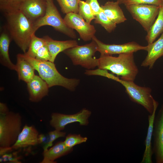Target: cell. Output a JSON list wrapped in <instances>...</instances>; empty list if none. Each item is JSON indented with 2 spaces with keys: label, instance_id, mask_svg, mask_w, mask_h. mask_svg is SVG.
I'll return each instance as SVG.
<instances>
[{
  "label": "cell",
  "instance_id": "cell-1",
  "mask_svg": "<svg viewBox=\"0 0 163 163\" xmlns=\"http://www.w3.org/2000/svg\"><path fill=\"white\" fill-rule=\"evenodd\" d=\"M5 14L7 28L11 39L26 53L32 37L36 32L34 22L20 10Z\"/></svg>",
  "mask_w": 163,
  "mask_h": 163
},
{
  "label": "cell",
  "instance_id": "cell-2",
  "mask_svg": "<svg viewBox=\"0 0 163 163\" xmlns=\"http://www.w3.org/2000/svg\"><path fill=\"white\" fill-rule=\"evenodd\" d=\"M133 53H122L117 57L101 55L98 58V68L109 70L122 80L134 82L139 72Z\"/></svg>",
  "mask_w": 163,
  "mask_h": 163
},
{
  "label": "cell",
  "instance_id": "cell-3",
  "mask_svg": "<svg viewBox=\"0 0 163 163\" xmlns=\"http://www.w3.org/2000/svg\"><path fill=\"white\" fill-rule=\"evenodd\" d=\"M25 58L31 64L39 76L47 83L49 88L59 86L73 91L80 81L76 78H68L61 75L57 70L54 62L42 61L30 57L23 54Z\"/></svg>",
  "mask_w": 163,
  "mask_h": 163
},
{
  "label": "cell",
  "instance_id": "cell-4",
  "mask_svg": "<svg viewBox=\"0 0 163 163\" xmlns=\"http://www.w3.org/2000/svg\"><path fill=\"white\" fill-rule=\"evenodd\" d=\"M22 118L18 113L9 111L0 114V149H12L21 130Z\"/></svg>",
  "mask_w": 163,
  "mask_h": 163
},
{
  "label": "cell",
  "instance_id": "cell-5",
  "mask_svg": "<svg viewBox=\"0 0 163 163\" xmlns=\"http://www.w3.org/2000/svg\"><path fill=\"white\" fill-rule=\"evenodd\" d=\"M97 51V46L93 39L90 43L68 49L63 52L71 59L74 65H79L88 70L98 65V59L94 57Z\"/></svg>",
  "mask_w": 163,
  "mask_h": 163
},
{
  "label": "cell",
  "instance_id": "cell-6",
  "mask_svg": "<svg viewBox=\"0 0 163 163\" xmlns=\"http://www.w3.org/2000/svg\"><path fill=\"white\" fill-rule=\"evenodd\" d=\"M46 1L47 7L45 15L34 22L35 31L42 26H50L71 38H76L77 37L75 31L66 24L54 4L53 0Z\"/></svg>",
  "mask_w": 163,
  "mask_h": 163
},
{
  "label": "cell",
  "instance_id": "cell-7",
  "mask_svg": "<svg viewBox=\"0 0 163 163\" xmlns=\"http://www.w3.org/2000/svg\"><path fill=\"white\" fill-rule=\"evenodd\" d=\"M113 80L124 86L125 92L131 100L143 106L149 114L152 113L155 99L151 94V88L139 86L134 82L123 80L115 76Z\"/></svg>",
  "mask_w": 163,
  "mask_h": 163
},
{
  "label": "cell",
  "instance_id": "cell-8",
  "mask_svg": "<svg viewBox=\"0 0 163 163\" xmlns=\"http://www.w3.org/2000/svg\"><path fill=\"white\" fill-rule=\"evenodd\" d=\"M125 6L133 18L138 21L147 32L158 15L159 6L145 4H133Z\"/></svg>",
  "mask_w": 163,
  "mask_h": 163
},
{
  "label": "cell",
  "instance_id": "cell-9",
  "mask_svg": "<svg viewBox=\"0 0 163 163\" xmlns=\"http://www.w3.org/2000/svg\"><path fill=\"white\" fill-rule=\"evenodd\" d=\"M91 114V111L85 108L72 114L53 113L51 115L50 124L55 129L59 131L64 129L68 124L75 122L79 123L81 126H85L89 123L88 119Z\"/></svg>",
  "mask_w": 163,
  "mask_h": 163
},
{
  "label": "cell",
  "instance_id": "cell-10",
  "mask_svg": "<svg viewBox=\"0 0 163 163\" xmlns=\"http://www.w3.org/2000/svg\"><path fill=\"white\" fill-rule=\"evenodd\" d=\"M63 19L67 26L75 30L83 41L92 40L95 36L96 30L94 27L86 22L78 13L66 14Z\"/></svg>",
  "mask_w": 163,
  "mask_h": 163
},
{
  "label": "cell",
  "instance_id": "cell-11",
  "mask_svg": "<svg viewBox=\"0 0 163 163\" xmlns=\"http://www.w3.org/2000/svg\"><path fill=\"white\" fill-rule=\"evenodd\" d=\"M94 40L97 46V51L101 55L120 54L134 53L140 50L147 51L148 46H141L136 42L132 41L123 44H107L102 42L94 36Z\"/></svg>",
  "mask_w": 163,
  "mask_h": 163
},
{
  "label": "cell",
  "instance_id": "cell-12",
  "mask_svg": "<svg viewBox=\"0 0 163 163\" xmlns=\"http://www.w3.org/2000/svg\"><path fill=\"white\" fill-rule=\"evenodd\" d=\"M153 136L152 149L156 163H163V103L155 117Z\"/></svg>",
  "mask_w": 163,
  "mask_h": 163
},
{
  "label": "cell",
  "instance_id": "cell-13",
  "mask_svg": "<svg viewBox=\"0 0 163 163\" xmlns=\"http://www.w3.org/2000/svg\"><path fill=\"white\" fill-rule=\"evenodd\" d=\"M46 7V0H24L20 11L34 22L44 16Z\"/></svg>",
  "mask_w": 163,
  "mask_h": 163
},
{
  "label": "cell",
  "instance_id": "cell-14",
  "mask_svg": "<svg viewBox=\"0 0 163 163\" xmlns=\"http://www.w3.org/2000/svg\"><path fill=\"white\" fill-rule=\"evenodd\" d=\"M38 132L34 126L26 125L22 129L11 149L12 150H17L35 146L38 144Z\"/></svg>",
  "mask_w": 163,
  "mask_h": 163
},
{
  "label": "cell",
  "instance_id": "cell-15",
  "mask_svg": "<svg viewBox=\"0 0 163 163\" xmlns=\"http://www.w3.org/2000/svg\"><path fill=\"white\" fill-rule=\"evenodd\" d=\"M27 85L29 99L31 102L40 101L48 94L49 87L46 82L40 76L35 75Z\"/></svg>",
  "mask_w": 163,
  "mask_h": 163
},
{
  "label": "cell",
  "instance_id": "cell-16",
  "mask_svg": "<svg viewBox=\"0 0 163 163\" xmlns=\"http://www.w3.org/2000/svg\"><path fill=\"white\" fill-rule=\"evenodd\" d=\"M158 103L154 100V109L152 114L148 116V126L146 137L145 141V149L141 163H152V155L153 152L152 144L153 136L154 121L155 113L158 105Z\"/></svg>",
  "mask_w": 163,
  "mask_h": 163
},
{
  "label": "cell",
  "instance_id": "cell-17",
  "mask_svg": "<svg viewBox=\"0 0 163 163\" xmlns=\"http://www.w3.org/2000/svg\"><path fill=\"white\" fill-rule=\"evenodd\" d=\"M147 54L142 62L141 66L152 69L156 61L163 56V33L152 43L148 44Z\"/></svg>",
  "mask_w": 163,
  "mask_h": 163
},
{
  "label": "cell",
  "instance_id": "cell-18",
  "mask_svg": "<svg viewBox=\"0 0 163 163\" xmlns=\"http://www.w3.org/2000/svg\"><path fill=\"white\" fill-rule=\"evenodd\" d=\"M43 38L50 53V61L53 62H54L57 56L60 53L78 45L77 42L75 40L58 41L54 40L48 36H44Z\"/></svg>",
  "mask_w": 163,
  "mask_h": 163
},
{
  "label": "cell",
  "instance_id": "cell-19",
  "mask_svg": "<svg viewBox=\"0 0 163 163\" xmlns=\"http://www.w3.org/2000/svg\"><path fill=\"white\" fill-rule=\"evenodd\" d=\"M17 60L15 71L17 72L18 80L27 83L30 81L35 75V69L25 58L23 54H18L17 56Z\"/></svg>",
  "mask_w": 163,
  "mask_h": 163
},
{
  "label": "cell",
  "instance_id": "cell-20",
  "mask_svg": "<svg viewBox=\"0 0 163 163\" xmlns=\"http://www.w3.org/2000/svg\"><path fill=\"white\" fill-rule=\"evenodd\" d=\"M73 148L67 147L64 142H58L53 146L43 151V158L41 163H54L55 160L71 152Z\"/></svg>",
  "mask_w": 163,
  "mask_h": 163
},
{
  "label": "cell",
  "instance_id": "cell-21",
  "mask_svg": "<svg viewBox=\"0 0 163 163\" xmlns=\"http://www.w3.org/2000/svg\"><path fill=\"white\" fill-rule=\"evenodd\" d=\"M119 5L117 1H108L101 5L105 14L116 24L123 23L127 20Z\"/></svg>",
  "mask_w": 163,
  "mask_h": 163
},
{
  "label": "cell",
  "instance_id": "cell-22",
  "mask_svg": "<svg viewBox=\"0 0 163 163\" xmlns=\"http://www.w3.org/2000/svg\"><path fill=\"white\" fill-rule=\"evenodd\" d=\"M11 37L7 33L3 32L0 36V62L10 69L16 70V65L14 64L10 58L9 49Z\"/></svg>",
  "mask_w": 163,
  "mask_h": 163
},
{
  "label": "cell",
  "instance_id": "cell-23",
  "mask_svg": "<svg viewBox=\"0 0 163 163\" xmlns=\"http://www.w3.org/2000/svg\"><path fill=\"white\" fill-rule=\"evenodd\" d=\"M163 33V4L159 6L158 14L154 22L147 32L145 40L148 44L153 42Z\"/></svg>",
  "mask_w": 163,
  "mask_h": 163
},
{
  "label": "cell",
  "instance_id": "cell-24",
  "mask_svg": "<svg viewBox=\"0 0 163 163\" xmlns=\"http://www.w3.org/2000/svg\"><path fill=\"white\" fill-rule=\"evenodd\" d=\"M24 0H0V9L5 14L19 11Z\"/></svg>",
  "mask_w": 163,
  "mask_h": 163
},
{
  "label": "cell",
  "instance_id": "cell-25",
  "mask_svg": "<svg viewBox=\"0 0 163 163\" xmlns=\"http://www.w3.org/2000/svg\"><path fill=\"white\" fill-rule=\"evenodd\" d=\"M45 44V42L43 37H38L34 34L32 37L27 51L24 54L30 57L35 58L38 50Z\"/></svg>",
  "mask_w": 163,
  "mask_h": 163
},
{
  "label": "cell",
  "instance_id": "cell-26",
  "mask_svg": "<svg viewBox=\"0 0 163 163\" xmlns=\"http://www.w3.org/2000/svg\"><path fill=\"white\" fill-rule=\"evenodd\" d=\"M94 22L101 25L109 33L114 30L117 27V24L111 21L103 11L95 16Z\"/></svg>",
  "mask_w": 163,
  "mask_h": 163
},
{
  "label": "cell",
  "instance_id": "cell-27",
  "mask_svg": "<svg viewBox=\"0 0 163 163\" xmlns=\"http://www.w3.org/2000/svg\"><path fill=\"white\" fill-rule=\"evenodd\" d=\"M79 0H56L62 12L66 14L74 13H78Z\"/></svg>",
  "mask_w": 163,
  "mask_h": 163
},
{
  "label": "cell",
  "instance_id": "cell-28",
  "mask_svg": "<svg viewBox=\"0 0 163 163\" xmlns=\"http://www.w3.org/2000/svg\"><path fill=\"white\" fill-rule=\"evenodd\" d=\"M87 23L91 24L95 16L90 5L85 1L79 0L78 13Z\"/></svg>",
  "mask_w": 163,
  "mask_h": 163
},
{
  "label": "cell",
  "instance_id": "cell-29",
  "mask_svg": "<svg viewBox=\"0 0 163 163\" xmlns=\"http://www.w3.org/2000/svg\"><path fill=\"white\" fill-rule=\"evenodd\" d=\"M88 139L87 137H83L80 134H69L66 137L64 143L66 146L72 149L75 146L86 142Z\"/></svg>",
  "mask_w": 163,
  "mask_h": 163
},
{
  "label": "cell",
  "instance_id": "cell-30",
  "mask_svg": "<svg viewBox=\"0 0 163 163\" xmlns=\"http://www.w3.org/2000/svg\"><path fill=\"white\" fill-rule=\"evenodd\" d=\"M66 135L65 132L55 129L53 131L50 132L48 133L47 142L43 147V151L46 150L49 147H51L53 145V142L56 139L64 137Z\"/></svg>",
  "mask_w": 163,
  "mask_h": 163
},
{
  "label": "cell",
  "instance_id": "cell-31",
  "mask_svg": "<svg viewBox=\"0 0 163 163\" xmlns=\"http://www.w3.org/2000/svg\"><path fill=\"white\" fill-rule=\"evenodd\" d=\"M145 4L160 6L163 4L162 0H126L125 6L131 5Z\"/></svg>",
  "mask_w": 163,
  "mask_h": 163
},
{
  "label": "cell",
  "instance_id": "cell-32",
  "mask_svg": "<svg viewBox=\"0 0 163 163\" xmlns=\"http://www.w3.org/2000/svg\"><path fill=\"white\" fill-rule=\"evenodd\" d=\"M35 58L39 60L50 61V54L48 47L46 44L39 49L36 53Z\"/></svg>",
  "mask_w": 163,
  "mask_h": 163
},
{
  "label": "cell",
  "instance_id": "cell-33",
  "mask_svg": "<svg viewBox=\"0 0 163 163\" xmlns=\"http://www.w3.org/2000/svg\"><path fill=\"white\" fill-rule=\"evenodd\" d=\"M85 2L90 5L95 16L102 11L97 0H85Z\"/></svg>",
  "mask_w": 163,
  "mask_h": 163
},
{
  "label": "cell",
  "instance_id": "cell-34",
  "mask_svg": "<svg viewBox=\"0 0 163 163\" xmlns=\"http://www.w3.org/2000/svg\"><path fill=\"white\" fill-rule=\"evenodd\" d=\"M6 104L2 103H0V114H4L9 112Z\"/></svg>",
  "mask_w": 163,
  "mask_h": 163
},
{
  "label": "cell",
  "instance_id": "cell-35",
  "mask_svg": "<svg viewBox=\"0 0 163 163\" xmlns=\"http://www.w3.org/2000/svg\"><path fill=\"white\" fill-rule=\"evenodd\" d=\"M46 137L43 134L39 135L38 138V144L42 143L46 140Z\"/></svg>",
  "mask_w": 163,
  "mask_h": 163
},
{
  "label": "cell",
  "instance_id": "cell-36",
  "mask_svg": "<svg viewBox=\"0 0 163 163\" xmlns=\"http://www.w3.org/2000/svg\"><path fill=\"white\" fill-rule=\"evenodd\" d=\"M126 0H117V2L120 5L121 4H124V3Z\"/></svg>",
  "mask_w": 163,
  "mask_h": 163
},
{
  "label": "cell",
  "instance_id": "cell-37",
  "mask_svg": "<svg viewBox=\"0 0 163 163\" xmlns=\"http://www.w3.org/2000/svg\"><path fill=\"white\" fill-rule=\"evenodd\" d=\"M162 2H163V0H162Z\"/></svg>",
  "mask_w": 163,
  "mask_h": 163
},
{
  "label": "cell",
  "instance_id": "cell-38",
  "mask_svg": "<svg viewBox=\"0 0 163 163\" xmlns=\"http://www.w3.org/2000/svg\"></svg>",
  "mask_w": 163,
  "mask_h": 163
}]
</instances>
